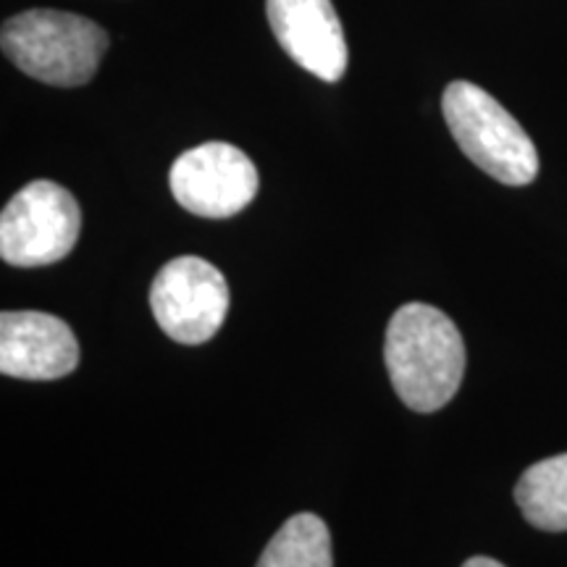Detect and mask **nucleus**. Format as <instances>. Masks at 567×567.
Here are the masks:
<instances>
[{
  "label": "nucleus",
  "instance_id": "obj_1",
  "mask_svg": "<svg viewBox=\"0 0 567 567\" xmlns=\"http://www.w3.org/2000/svg\"><path fill=\"white\" fill-rule=\"evenodd\" d=\"M396 396L415 413H436L457 394L465 373V342L450 316L410 302L392 316L384 344Z\"/></svg>",
  "mask_w": 567,
  "mask_h": 567
},
{
  "label": "nucleus",
  "instance_id": "obj_2",
  "mask_svg": "<svg viewBox=\"0 0 567 567\" xmlns=\"http://www.w3.org/2000/svg\"><path fill=\"white\" fill-rule=\"evenodd\" d=\"M0 45L13 66L32 80L53 87H82L101 66L109 34L76 13L38 9L6 21Z\"/></svg>",
  "mask_w": 567,
  "mask_h": 567
},
{
  "label": "nucleus",
  "instance_id": "obj_3",
  "mask_svg": "<svg viewBox=\"0 0 567 567\" xmlns=\"http://www.w3.org/2000/svg\"><path fill=\"white\" fill-rule=\"evenodd\" d=\"M442 111L452 137L481 172L507 187H526L538 174V153L526 130L473 82H452Z\"/></svg>",
  "mask_w": 567,
  "mask_h": 567
},
{
  "label": "nucleus",
  "instance_id": "obj_4",
  "mask_svg": "<svg viewBox=\"0 0 567 567\" xmlns=\"http://www.w3.org/2000/svg\"><path fill=\"white\" fill-rule=\"evenodd\" d=\"M82 229L80 203L55 182H32L0 213V258L19 268L59 264Z\"/></svg>",
  "mask_w": 567,
  "mask_h": 567
},
{
  "label": "nucleus",
  "instance_id": "obj_5",
  "mask_svg": "<svg viewBox=\"0 0 567 567\" xmlns=\"http://www.w3.org/2000/svg\"><path fill=\"white\" fill-rule=\"evenodd\" d=\"M151 308L166 337L179 344H203L218 334L229 310L224 274L195 255L168 260L155 276Z\"/></svg>",
  "mask_w": 567,
  "mask_h": 567
},
{
  "label": "nucleus",
  "instance_id": "obj_6",
  "mask_svg": "<svg viewBox=\"0 0 567 567\" xmlns=\"http://www.w3.org/2000/svg\"><path fill=\"white\" fill-rule=\"evenodd\" d=\"M172 193L184 210L203 218H231L258 195V168L229 142H205L172 166Z\"/></svg>",
  "mask_w": 567,
  "mask_h": 567
},
{
  "label": "nucleus",
  "instance_id": "obj_7",
  "mask_svg": "<svg viewBox=\"0 0 567 567\" xmlns=\"http://www.w3.org/2000/svg\"><path fill=\"white\" fill-rule=\"evenodd\" d=\"M268 24L297 66L323 82H339L350 51L331 0H266Z\"/></svg>",
  "mask_w": 567,
  "mask_h": 567
},
{
  "label": "nucleus",
  "instance_id": "obj_8",
  "mask_svg": "<svg viewBox=\"0 0 567 567\" xmlns=\"http://www.w3.org/2000/svg\"><path fill=\"white\" fill-rule=\"evenodd\" d=\"M80 365V344L61 318L17 310L0 316V371L11 379L53 381Z\"/></svg>",
  "mask_w": 567,
  "mask_h": 567
},
{
  "label": "nucleus",
  "instance_id": "obj_9",
  "mask_svg": "<svg viewBox=\"0 0 567 567\" xmlns=\"http://www.w3.org/2000/svg\"><path fill=\"white\" fill-rule=\"evenodd\" d=\"M515 502L538 530H567V455L530 465L517 481Z\"/></svg>",
  "mask_w": 567,
  "mask_h": 567
},
{
  "label": "nucleus",
  "instance_id": "obj_10",
  "mask_svg": "<svg viewBox=\"0 0 567 567\" xmlns=\"http://www.w3.org/2000/svg\"><path fill=\"white\" fill-rule=\"evenodd\" d=\"M258 567H331L329 528L313 513L289 517L268 542Z\"/></svg>",
  "mask_w": 567,
  "mask_h": 567
},
{
  "label": "nucleus",
  "instance_id": "obj_11",
  "mask_svg": "<svg viewBox=\"0 0 567 567\" xmlns=\"http://www.w3.org/2000/svg\"><path fill=\"white\" fill-rule=\"evenodd\" d=\"M463 567H505V565L496 563L492 557H471Z\"/></svg>",
  "mask_w": 567,
  "mask_h": 567
}]
</instances>
